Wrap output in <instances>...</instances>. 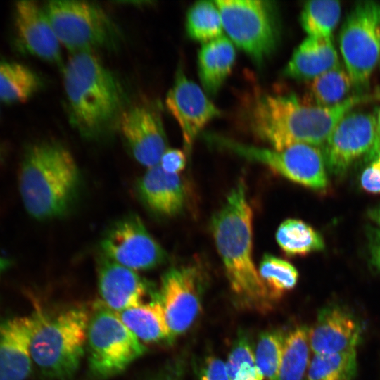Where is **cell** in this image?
Wrapping results in <instances>:
<instances>
[{"instance_id":"cell-1","label":"cell","mask_w":380,"mask_h":380,"mask_svg":"<svg viewBox=\"0 0 380 380\" xmlns=\"http://www.w3.org/2000/svg\"><path fill=\"white\" fill-rule=\"evenodd\" d=\"M371 99L369 95L351 96L333 106L302 101L293 94H262L252 101L247 113L251 132L274 149L296 144L323 147L348 113Z\"/></svg>"},{"instance_id":"cell-2","label":"cell","mask_w":380,"mask_h":380,"mask_svg":"<svg viewBox=\"0 0 380 380\" xmlns=\"http://www.w3.org/2000/svg\"><path fill=\"white\" fill-rule=\"evenodd\" d=\"M253 213L244 182L229 191L213 215L211 231L230 289L241 304L266 310L272 301L252 257Z\"/></svg>"},{"instance_id":"cell-3","label":"cell","mask_w":380,"mask_h":380,"mask_svg":"<svg viewBox=\"0 0 380 380\" xmlns=\"http://www.w3.org/2000/svg\"><path fill=\"white\" fill-rule=\"evenodd\" d=\"M63 87L70 124L82 137L97 138L118 124L122 87L94 52L72 55L63 68Z\"/></svg>"},{"instance_id":"cell-4","label":"cell","mask_w":380,"mask_h":380,"mask_svg":"<svg viewBox=\"0 0 380 380\" xmlns=\"http://www.w3.org/2000/svg\"><path fill=\"white\" fill-rule=\"evenodd\" d=\"M81 176L70 151L53 141L28 146L18 175V187L27 213L38 220L64 215L77 196Z\"/></svg>"},{"instance_id":"cell-5","label":"cell","mask_w":380,"mask_h":380,"mask_svg":"<svg viewBox=\"0 0 380 380\" xmlns=\"http://www.w3.org/2000/svg\"><path fill=\"white\" fill-rule=\"evenodd\" d=\"M82 306L49 315L39 310V319L31 343L32 362L52 380H70L84 355L90 319Z\"/></svg>"},{"instance_id":"cell-6","label":"cell","mask_w":380,"mask_h":380,"mask_svg":"<svg viewBox=\"0 0 380 380\" xmlns=\"http://www.w3.org/2000/svg\"><path fill=\"white\" fill-rule=\"evenodd\" d=\"M61 44L72 54L115 45L118 29L99 6L87 1L53 0L43 7Z\"/></svg>"},{"instance_id":"cell-7","label":"cell","mask_w":380,"mask_h":380,"mask_svg":"<svg viewBox=\"0 0 380 380\" xmlns=\"http://www.w3.org/2000/svg\"><path fill=\"white\" fill-rule=\"evenodd\" d=\"M219 9L223 30L240 49L257 63H262L276 50L280 25L272 1L259 0L214 1Z\"/></svg>"},{"instance_id":"cell-8","label":"cell","mask_w":380,"mask_h":380,"mask_svg":"<svg viewBox=\"0 0 380 380\" xmlns=\"http://www.w3.org/2000/svg\"><path fill=\"white\" fill-rule=\"evenodd\" d=\"M87 347L90 372L101 379L121 373L147 350L117 313L102 303L90 316Z\"/></svg>"},{"instance_id":"cell-9","label":"cell","mask_w":380,"mask_h":380,"mask_svg":"<svg viewBox=\"0 0 380 380\" xmlns=\"http://www.w3.org/2000/svg\"><path fill=\"white\" fill-rule=\"evenodd\" d=\"M204 137L213 146L262 163L302 186L317 191L324 190L328 186L324 156L318 147L296 144L277 150L242 144L213 134H207Z\"/></svg>"},{"instance_id":"cell-10","label":"cell","mask_w":380,"mask_h":380,"mask_svg":"<svg viewBox=\"0 0 380 380\" xmlns=\"http://www.w3.org/2000/svg\"><path fill=\"white\" fill-rule=\"evenodd\" d=\"M338 42L346 71L355 84H364L380 60V4L357 3L342 25Z\"/></svg>"},{"instance_id":"cell-11","label":"cell","mask_w":380,"mask_h":380,"mask_svg":"<svg viewBox=\"0 0 380 380\" xmlns=\"http://www.w3.org/2000/svg\"><path fill=\"white\" fill-rule=\"evenodd\" d=\"M100 247L103 256L136 272L155 268L166 259L165 250L134 215L113 224Z\"/></svg>"},{"instance_id":"cell-12","label":"cell","mask_w":380,"mask_h":380,"mask_svg":"<svg viewBox=\"0 0 380 380\" xmlns=\"http://www.w3.org/2000/svg\"><path fill=\"white\" fill-rule=\"evenodd\" d=\"M203 279L194 266L171 267L161 278L158 299L172 341L193 325L202 310Z\"/></svg>"},{"instance_id":"cell-13","label":"cell","mask_w":380,"mask_h":380,"mask_svg":"<svg viewBox=\"0 0 380 380\" xmlns=\"http://www.w3.org/2000/svg\"><path fill=\"white\" fill-rule=\"evenodd\" d=\"M376 141L375 115L350 111L338 122L323 146L327 167L334 175H343L358 158L368 157Z\"/></svg>"},{"instance_id":"cell-14","label":"cell","mask_w":380,"mask_h":380,"mask_svg":"<svg viewBox=\"0 0 380 380\" xmlns=\"http://www.w3.org/2000/svg\"><path fill=\"white\" fill-rule=\"evenodd\" d=\"M118 125L134 159L147 168L158 165L167 141L157 106L141 103L125 109Z\"/></svg>"},{"instance_id":"cell-15","label":"cell","mask_w":380,"mask_h":380,"mask_svg":"<svg viewBox=\"0 0 380 380\" xmlns=\"http://www.w3.org/2000/svg\"><path fill=\"white\" fill-rule=\"evenodd\" d=\"M165 104L182 132L184 147L187 154L200 132L221 111L210 100L202 89L185 75L182 68L176 74L168 91Z\"/></svg>"},{"instance_id":"cell-16","label":"cell","mask_w":380,"mask_h":380,"mask_svg":"<svg viewBox=\"0 0 380 380\" xmlns=\"http://www.w3.org/2000/svg\"><path fill=\"white\" fill-rule=\"evenodd\" d=\"M15 49L43 61L62 65L60 42L45 14L34 1H17L14 6Z\"/></svg>"},{"instance_id":"cell-17","label":"cell","mask_w":380,"mask_h":380,"mask_svg":"<svg viewBox=\"0 0 380 380\" xmlns=\"http://www.w3.org/2000/svg\"><path fill=\"white\" fill-rule=\"evenodd\" d=\"M97 278L101 303L116 312L139 306L158 293L137 272L103 255L99 260Z\"/></svg>"},{"instance_id":"cell-18","label":"cell","mask_w":380,"mask_h":380,"mask_svg":"<svg viewBox=\"0 0 380 380\" xmlns=\"http://www.w3.org/2000/svg\"><path fill=\"white\" fill-rule=\"evenodd\" d=\"M39 310L0 322V380H25L32 369L31 343Z\"/></svg>"},{"instance_id":"cell-19","label":"cell","mask_w":380,"mask_h":380,"mask_svg":"<svg viewBox=\"0 0 380 380\" xmlns=\"http://www.w3.org/2000/svg\"><path fill=\"white\" fill-rule=\"evenodd\" d=\"M362 327L348 310L336 305L324 307L309 329L310 348L315 355L334 354L356 350Z\"/></svg>"},{"instance_id":"cell-20","label":"cell","mask_w":380,"mask_h":380,"mask_svg":"<svg viewBox=\"0 0 380 380\" xmlns=\"http://www.w3.org/2000/svg\"><path fill=\"white\" fill-rule=\"evenodd\" d=\"M145 205L163 217H172L183 209L186 191L179 175L164 171L159 165L147 168L137 184Z\"/></svg>"},{"instance_id":"cell-21","label":"cell","mask_w":380,"mask_h":380,"mask_svg":"<svg viewBox=\"0 0 380 380\" xmlns=\"http://www.w3.org/2000/svg\"><path fill=\"white\" fill-rule=\"evenodd\" d=\"M340 65L331 37L308 36L294 50L283 73L296 80H312Z\"/></svg>"},{"instance_id":"cell-22","label":"cell","mask_w":380,"mask_h":380,"mask_svg":"<svg viewBox=\"0 0 380 380\" xmlns=\"http://www.w3.org/2000/svg\"><path fill=\"white\" fill-rule=\"evenodd\" d=\"M236 51L226 36L203 44L198 53V75L204 90L215 95L232 72Z\"/></svg>"},{"instance_id":"cell-23","label":"cell","mask_w":380,"mask_h":380,"mask_svg":"<svg viewBox=\"0 0 380 380\" xmlns=\"http://www.w3.org/2000/svg\"><path fill=\"white\" fill-rule=\"evenodd\" d=\"M116 313L141 342L172 343L171 334L158 299V293L151 300Z\"/></svg>"},{"instance_id":"cell-24","label":"cell","mask_w":380,"mask_h":380,"mask_svg":"<svg viewBox=\"0 0 380 380\" xmlns=\"http://www.w3.org/2000/svg\"><path fill=\"white\" fill-rule=\"evenodd\" d=\"M42 86L39 75L20 63L0 59V101L6 103L25 102Z\"/></svg>"},{"instance_id":"cell-25","label":"cell","mask_w":380,"mask_h":380,"mask_svg":"<svg viewBox=\"0 0 380 380\" xmlns=\"http://www.w3.org/2000/svg\"><path fill=\"white\" fill-rule=\"evenodd\" d=\"M309 329L298 326L285 336L276 380H303L309 361Z\"/></svg>"},{"instance_id":"cell-26","label":"cell","mask_w":380,"mask_h":380,"mask_svg":"<svg viewBox=\"0 0 380 380\" xmlns=\"http://www.w3.org/2000/svg\"><path fill=\"white\" fill-rule=\"evenodd\" d=\"M275 237L280 248L289 256L304 255L324 248L320 234L298 219H288L281 222Z\"/></svg>"},{"instance_id":"cell-27","label":"cell","mask_w":380,"mask_h":380,"mask_svg":"<svg viewBox=\"0 0 380 380\" xmlns=\"http://www.w3.org/2000/svg\"><path fill=\"white\" fill-rule=\"evenodd\" d=\"M186 31L190 39L203 44L222 36L221 15L214 1H198L189 7Z\"/></svg>"},{"instance_id":"cell-28","label":"cell","mask_w":380,"mask_h":380,"mask_svg":"<svg viewBox=\"0 0 380 380\" xmlns=\"http://www.w3.org/2000/svg\"><path fill=\"white\" fill-rule=\"evenodd\" d=\"M353 84L350 76L340 64L311 80L309 91L314 103L333 106L350 97Z\"/></svg>"},{"instance_id":"cell-29","label":"cell","mask_w":380,"mask_h":380,"mask_svg":"<svg viewBox=\"0 0 380 380\" xmlns=\"http://www.w3.org/2000/svg\"><path fill=\"white\" fill-rule=\"evenodd\" d=\"M357 369L356 350L317 354L308 365L306 380H352Z\"/></svg>"},{"instance_id":"cell-30","label":"cell","mask_w":380,"mask_h":380,"mask_svg":"<svg viewBox=\"0 0 380 380\" xmlns=\"http://www.w3.org/2000/svg\"><path fill=\"white\" fill-rule=\"evenodd\" d=\"M341 12L338 1H309L302 8L300 22L309 36L330 37L338 23Z\"/></svg>"},{"instance_id":"cell-31","label":"cell","mask_w":380,"mask_h":380,"mask_svg":"<svg viewBox=\"0 0 380 380\" xmlns=\"http://www.w3.org/2000/svg\"><path fill=\"white\" fill-rule=\"evenodd\" d=\"M258 273L272 303L292 290L299 277L298 270L292 264L268 253L263 255Z\"/></svg>"},{"instance_id":"cell-32","label":"cell","mask_w":380,"mask_h":380,"mask_svg":"<svg viewBox=\"0 0 380 380\" xmlns=\"http://www.w3.org/2000/svg\"><path fill=\"white\" fill-rule=\"evenodd\" d=\"M279 329L261 333L255 347V361L264 380H276L279 369L285 339Z\"/></svg>"},{"instance_id":"cell-33","label":"cell","mask_w":380,"mask_h":380,"mask_svg":"<svg viewBox=\"0 0 380 380\" xmlns=\"http://www.w3.org/2000/svg\"><path fill=\"white\" fill-rule=\"evenodd\" d=\"M225 365L229 380H264L256 366L250 340L244 333L239 334Z\"/></svg>"},{"instance_id":"cell-34","label":"cell","mask_w":380,"mask_h":380,"mask_svg":"<svg viewBox=\"0 0 380 380\" xmlns=\"http://www.w3.org/2000/svg\"><path fill=\"white\" fill-rule=\"evenodd\" d=\"M196 380H229L225 362L215 356H208L201 362Z\"/></svg>"},{"instance_id":"cell-35","label":"cell","mask_w":380,"mask_h":380,"mask_svg":"<svg viewBox=\"0 0 380 380\" xmlns=\"http://www.w3.org/2000/svg\"><path fill=\"white\" fill-rule=\"evenodd\" d=\"M186 164V156L184 151L177 148H167L163 154L159 165L167 173L179 175Z\"/></svg>"},{"instance_id":"cell-36","label":"cell","mask_w":380,"mask_h":380,"mask_svg":"<svg viewBox=\"0 0 380 380\" xmlns=\"http://www.w3.org/2000/svg\"><path fill=\"white\" fill-rule=\"evenodd\" d=\"M360 184L370 194H380V160L376 159L362 173Z\"/></svg>"},{"instance_id":"cell-37","label":"cell","mask_w":380,"mask_h":380,"mask_svg":"<svg viewBox=\"0 0 380 380\" xmlns=\"http://www.w3.org/2000/svg\"><path fill=\"white\" fill-rule=\"evenodd\" d=\"M184 369L177 362L167 361L142 380H184Z\"/></svg>"},{"instance_id":"cell-38","label":"cell","mask_w":380,"mask_h":380,"mask_svg":"<svg viewBox=\"0 0 380 380\" xmlns=\"http://www.w3.org/2000/svg\"><path fill=\"white\" fill-rule=\"evenodd\" d=\"M368 236L371 261L380 271V228H371Z\"/></svg>"},{"instance_id":"cell-39","label":"cell","mask_w":380,"mask_h":380,"mask_svg":"<svg viewBox=\"0 0 380 380\" xmlns=\"http://www.w3.org/2000/svg\"><path fill=\"white\" fill-rule=\"evenodd\" d=\"M375 118H376V141L372 151L367 158V160H373L375 159L376 155L379 149L380 148V106L376 113Z\"/></svg>"},{"instance_id":"cell-40","label":"cell","mask_w":380,"mask_h":380,"mask_svg":"<svg viewBox=\"0 0 380 380\" xmlns=\"http://www.w3.org/2000/svg\"><path fill=\"white\" fill-rule=\"evenodd\" d=\"M367 215L372 221L380 226V205L369 209Z\"/></svg>"},{"instance_id":"cell-41","label":"cell","mask_w":380,"mask_h":380,"mask_svg":"<svg viewBox=\"0 0 380 380\" xmlns=\"http://www.w3.org/2000/svg\"><path fill=\"white\" fill-rule=\"evenodd\" d=\"M11 265L10 260L0 254V278Z\"/></svg>"},{"instance_id":"cell-42","label":"cell","mask_w":380,"mask_h":380,"mask_svg":"<svg viewBox=\"0 0 380 380\" xmlns=\"http://www.w3.org/2000/svg\"><path fill=\"white\" fill-rule=\"evenodd\" d=\"M376 159L380 160V148L379 149L374 160H376Z\"/></svg>"},{"instance_id":"cell-43","label":"cell","mask_w":380,"mask_h":380,"mask_svg":"<svg viewBox=\"0 0 380 380\" xmlns=\"http://www.w3.org/2000/svg\"><path fill=\"white\" fill-rule=\"evenodd\" d=\"M0 158H1V151H0Z\"/></svg>"}]
</instances>
